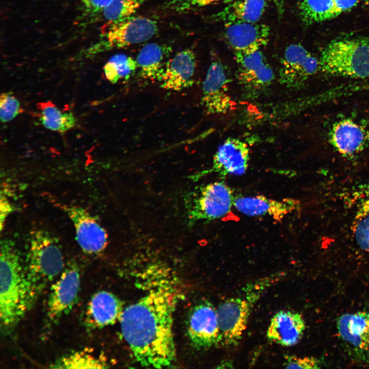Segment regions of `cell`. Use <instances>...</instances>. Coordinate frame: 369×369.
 Listing matches in <instances>:
<instances>
[{
	"label": "cell",
	"instance_id": "2e32d148",
	"mask_svg": "<svg viewBox=\"0 0 369 369\" xmlns=\"http://www.w3.org/2000/svg\"><path fill=\"white\" fill-rule=\"evenodd\" d=\"M224 37L234 53L254 52L266 45L270 29L263 24L225 23Z\"/></svg>",
	"mask_w": 369,
	"mask_h": 369
},
{
	"label": "cell",
	"instance_id": "836d02e7",
	"mask_svg": "<svg viewBox=\"0 0 369 369\" xmlns=\"http://www.w3.org/2000/svg\"><path fill=\"white\" fill-rule=\"evenodd\" d=\"M12 210V206L8 198L1 192L0 197V229L1 231L3 229L6 219Z\"/></svg>",
	"mask_w": 369,
	"mask_h": 369
},
{
	"label": "cell",
	"instance_id": "7402d4cb",
	"mask_svg": "<svg viewBox=\"0 0 369 369\" xmlns=\"http://www.w3.org/2000/svg\"><path fill=\"white\" fill-rule=\"evenodd\" d=\"M170 52L169 47L157 43L144 46L136 59L139 76L145 79L159 82Z\"/></svg>",
	"mask_w": 369,
	"mask_h": 369
},
{
	"label": "cell",
	"instance_id": "7c38bea8",
	"mask_svg": "<svg viewBox=\"0 0 369 369\" xmlns=\"http://www.w3.org/2000/svg\"><path fill=\"white\" fill-rule=\"evenodd\" d=\"M189 339L197 349L209 348L218 344L219 330L217 309L209 301H202L191 310L187 323Z\"/></svg>",
	"mask_w": 369,
	"mask_h": 369
},
{
	"label": "cell",
	"instance_id": "ac0fdd59",
	"mask_svg": "<svg viewBox=\"0 0 369 369\" xmlns=\"http://www.w3.org/2000/svg\"><path fill=\"white\" fill-rule=\"evenodd\" d=\"M299 204V201L293 198L276 200L263 195H255L235 197L233 207L247 216H269L280 221L296 210Z\"/></svg>",
	"mask_w": 369,
	"mask_h": 369
},
{
	"label": "cell",
	"instance_id": "8fae6325",
	"mask_svg": "<svg viewBox=\"0 0 369 369\" xmlns=\"http://www.w3.org/2000/svg\"><path fill=\"white\" fill-rule=\"evenodd\" d=\"M230 78L223 65L213 61L208 69L202 86L201 102L207 113H225L231 108L232 99L229 92Z\"/></svg>",
	"mask_w": 369,
	"mask_h": 369
},
{
	"label": "cell",
	"instance_id": "d6986e66",
	"mask_svg": "<svg viewBox=\"0 0 369 369\" xmlns=\"http://www.w3.org/2000/svg\"><path fill=\"white\" fill-rule=\"evenodd\" d=\"M305 329V323L298 313L280 311L271 318L266 331L268 339L283 346H291L301 339Z\"/></svg>",
	"mask_w": 369,
	"mask_h": 369
},
{
	"label": "cell",
	"instance_id": "8992f818",
	"mask_svg": "<svg viewBox=\"0 0 369 369\" xmlns=\"http://www.w3.org/2000/svg\"><path fill=\"white\" fill-rule=\"evenodd\" d=\"M158 30L155 20L140 16H132L119 22L106 24L101 39L88 49V54L140 44L152 38Z\"/></svg>",
	"mask_w": 369,
	"mask_h": 369
},
{
	"label": "cell",
	"instance_id": "ffe728a7",
	"mask_svg": "<svg viewBox=\"0 0 369 369\" xmlns=\"http://www.w3.org/2000/svg\"><path fill=\"white\" fill-rule=\"evenodd\" d=\"M122 302L113 293L106 291L91 297L86 311V321L91 327L101 328L120 320L124 311Z\"/></svg>",
	"mask_w": 369,
	"mask_h": 369
},
{
	"label": "cell",
	"instance_id": "484cf974",
	"mask_svg": "<svg viewBox=\"0 0 369 369\" xmlns=\"http://www.w3.org/2000/svg\"><path fill=\"white\" fill-rule=\"evenodd\" d=\"M136 70V60L122 54L112 56L104 67L106 77L113 84L128 81L135 74Z\"/></svg>",
	"mask_w": 369,
	"mask_h": 369
},
{
	"label": "cell",
	"instance_id": "3957f363",
	"mask_svg": "<svg viewBox=\"0 0 369 369\" xmlns=\"http://www.w3.org/2000/svg\"><path fill=\"white\" fill-rule=\"evenodd\" d=\"M25 271L32 305L43 290L65 268L57 242L49 232L39 230L31 235Z\"/></svg>",
	"mask_w": 369,
	"mask_h": 369
},
{
	"label": "cell",
	"instance_id": "30bf717a",
	"mask_svg": "<svg viewBox=\"0 0 369 369\" xmlns=\"http://www.w3.org/2000/svg\"><path fill=\"white\" fill-rule=\"evenodd\" d=\"M80 278L78 267L72 262L65 267L51 285L46 310L50 321H57L71 310L77 298Z\"/></svg>",
	"mask_w": 369,
	"mask_h": 369
},
{
	"label": "cell",
	"instance_id": "d4e9b609",
	"mask_svg": "<svg viewBox=\"0 0 369 369\" xmlns=\"http://www.w3.org/2000/svg\"><path fill=\"white\" fill-rule=\"evenodd\" d=\"M335 0H301L299 14L302 22L311 25L332 18Z\"/></svg>",
	"mask_w": 369,
	"mask_h": 369
},
{
	"label": "cell",
	"instance_id": "74e56055",
	"mask_svg": "<svg viewBox=\"0 0 369 369\" xmlns=\"http://www.w3.org/2000/svg\"><path fill=\"white\" fill-rule=\"evenodd\" d=\"M366 87H367V88H369V85H368L367 87H366V86H365L364 88H366Z\"/></svg>",
	"mask_w": 369,
	"mask_h": 369
},
{
	"label": "cell",
	"instance_id": "d6a6232c",
	"mask_svg": "<svg viewBox=\"0 0 369 369\" xmlns=\"http://www.w3.org/2000/svg\"><path fill=\"white\" fill-rule=\"evenodd\" d=\"M284 366L287 368H318V360L313 357H297L293 356L285 357Z\"/></svg>",
	"mask_w": 369,
	"mask_h": 369
},
{
	"label": "cell",
	"instance_id": "603a6c76",
	"mask_svg": "<svg viewBox=\"0 0 369 369\" xmlns=\"http://www.w3.org/2000/svg\"><path fill=\"white\" fill-rule=\"evenodd\" d=\"M266 5L265 0H238L227 5L216 17L224 23H257Z\"/></svg>",
	"mask_w": 369,
	"mask_h": 369
},
{
	"label": "cell",
	"instance_id": "5b68a950",
	"mask_svg": "<svg viewBox=\"0 0 369 369\" xmlns=\"http://www.w3.org/2000/svg\"><path fill=\"white\" fill-rule=\"evenodd\" d=\"M234 198L231 188L222 181L197 187L185 198L189 220L194 223L222 218L231 211Z\"/></svg>",
	"mask_w": 369,
	"mask_h": 369
},
{
	"label": "cell",
	"instance_id": "f1b7e54d",
	"mask_svg": "<svg viewBox=\"0 0 369 369\" xmlns=\"http://www.w3.org/2000/svg\"><path fill=\"white\" fill-rule=\"evenodd\" d=\"M147 0H112L103 10L99 16L107 24L119 22L133 15Z\"/></svg>",
	"mask_w": 369,
	"mask_h": 369
},
{
	"label": "cell",
	"instance_id": "277c9868",
	"mask_svg": "<svg viewBox=\"0 0 369 369\" xmlns=\"http://www.w3.org/2000/svg\"><path fill=\"white\" fill-rule=\"evenodd\" d=\"M320 71L329 75L362 79L369 77V36L334 39L325 46Z\"/></svg>",
	"mask_w": 369,
	"mask_h": 369
},
{
	"label": "cell",
	"instance_id": "8d00e7d4",
	"mask_svg": "<svg viewBox=\"0 0 369 369\" xmlns=\"http://www.w3.org/2000/svg\"><path fill=\"white\" fill-rule=\"evenodd\" d=\"M363 4L367 7H369V0H363Z\"/></svg>",
	"mask_w": 369,
	"mask_h": 369
},
{
	"label": "cell",
	"instance_id": "9c48e42d",
	"mask_svg": "<svg viewBox=\"0 0 369 369\" xmlns=\"http://www.w3.org/2000/svg\"><path fill=\"white\" fill-rule=\"evenodd\" d=\"M319 71V59L300 44H292L281 59L279 81L287 88L299 89Z\"/></svg>",
	"mask_w": 369,
	"mask_h": 369
},
{
	"label": "cell",
	"instance_id": "83f0119b",
	"mask_svg": "<svg viewBox=\"0 0 369 369\" xmlns=\"http://www.w3.org/2000/svg\"><path fill=\"white\" fill-rule=\"evenodd\" d=\"M102 357H97L86 352H77L62 357L52 364L58 368H101L108 367Z\"/></svg>",
	"mask_w": 369,
	"mask_h": 369
},
{
	"label": "cell",
	"instance_id": "e0dca14e",
	"mask_svg": "<svg viewBox=\"0 0 369 369\" xmlns=\"http://www.w3.org/2000/svg\"><path fill=\"white\" fill-rule=\"evenodd\" d=\"M196 57L191 49L183 50L168 59L160 79L163 89L179 91L191 87L194 81Z\"/></svg>",
	"mask_w": 369,
	"mask_h": 369
},
{
	"label": "cell",
	"instance_id": "4dcf8cb0",
	"mask_svg": "<svg viewBox=\"0 0 369 369\" xmlns=\"http://www.w3.org/2000/svg\"><path fill=\"white\" fill-rule=\"evenodd\" d=\"M112 0H81L80 16L83 19H94Z\"/></svg>",
	"mask_w": 369,
	"mask_h": 369
},
{
	"label": "cell",
	"instance_id": "4fadbf2b",
	"mask_svg": "<svg viewBox=\"0 0 369 369\" xmlns=\"http://www.w3.org/2000/svg\"><path fill=\"white\" fill-rule=\"evenodd\" d=\"M65 209L73 223L76 239L81 250L88 254H97L102 252L108 243L105 229L82 207L69 206Z\"/></svg>",
	"mask_w": 369,
	"mask_h": 369
},
{
	"label": "cell",
	"instance_id": "cb8c5ba5",
	"mask_svg": "<svg viewBox=\"0 0 369 369\" xmlns=\"http://www.w3.org/2000/svg\"><path fill=\"white\" fill-rule=\"evenodd\" d=\"M40 112L39 120L47 129L64 133L74 128L77 119L71 112H62L51 101L37 104Z\"/></svg>",
	"mask_w": 369,
	"mask_h": 369
},
{
	"label": "cell",
	"instance_id": "d590c367",
	"mask_svg": "<svg viewBox=\"0 0 369 369\" xmlns=\"http://www.w3.org/2000/svg\"><path fill=\"white\" fill-rule=\"evenodd\" d=\"M277 5L279 6L281 5L282 0H273Z\"/></svg>",
	"mask_w": 369,
	"mask_h": 369
},
{
	"label": "cell",
	"instance_id": "52a82bcc",
	"mask_svg": "<svg viewBox=\"0 0 369 369\" xmlns=\"http://www.w3.org/2000/svg\"><path fill=\"white\" fill-rule=\"evenodd\" d=\"M234 55L238 67L237 79L243 94L248 98L258 97L275 79L272 68L260 50Z\"/></svg>",
	"mask_w": 369,
	"mask_h": 369
},
{
	"label": "cell",
	"instance_id": "e575fe53",
	"mask_svg": "<svg viewBox=\"0 0 369 369\" xmlns=\"http://www.w3.org/2000/svg\"><path fill=\"white\" fill-rule=\"evenodd\" d=\"M360 0H335L332 18L354 8Z\"/></svg>",
	"mask_w": 369,
	"mask_h": 369
},
{
	"label": "cell",
	"instance_id": "4316f807",
	"mask_svg": "<svg viewBox=\"0 0 369 369\" xmlns=\"http://www.w3.org/2000/svg\"><path fill=\"white\" fill-rule=\"evenodd\" d=\"M352 231L359 248L369 252V195L358 206L352 224Z\"/></svg>",
	"mask_w": 369,
	"mask_h": 369
},
{
	"label": "cell",
	"instance_id": "ba28073f",
	"mask_svg": "<svg viewBox=\"0 0 369 369\" xmlns=\"http://www.w3.org/2000/svg\"><path fill=\"white\" fill-rule=\"evenodd\" d=\"M250 298L235 297L223 301L217 309L219 338L218 344L225 347L237 345L247 329L253 303Z\"/></svg>",
	"mask_w": 369,
	"mask_h": 369
},
{
	"label": "cell",
	"instance_id": "44dd1931",
	"mask_svg": "<svg viewBox=\"0 0 369 369\" xmlns=\"http://www.w3.org/2000/svg\"><path fill=\"white\" fill-rule=\"evenodd\" d=\"M338 333L345 341L357 350H369V312L342 315L338 319Z\"/></svg>",
	"mask_w": 369,
	"mask_h": 369
},
{
	"label": "cell",
	"instance_id": "6da1fadb",
	"mask_svg": "<svg viewBox=\"0 0 369 369\" xmlns=\"http://www.w3.org/2000/svg\"><path fill=\"white\" fill-rule=\"evenodd\" d=\"M144 274L145 292L124 309L119 320L121 334L140 365L168 367L176 360L173 321L181 291L166 266L151 265Z\"/></svg>",
	"mask_w": 369,
	"mask_h": 369
},
{
	"label": "cell",
	"instance_id": "9a60e30c",
	"mask_svg": "<svg viewBox=\"0 0 369 369\" xmlns=\"http://www.w3.org/2000/svg\"><path fill=\"white\" fill-rule=\"evenodd\" d=\"M328 139L339 154L351 156L361 152L369 143V130L354 119L342 118L332 124Z\"/></svg>",
	"mask_w": 369,
	"mask_h": 369
},
{
	"label": "cell",
	"instance_id": "f546056e",
	"mask_svg": "<svg viewBox=\"0 0 369 369\" xmlns=\"http://www.w3.org/2000/svg\"><path fill=\"white\" fill-rule=\"evenodd\" d=\"M23 112L18 100L10 92L2 93L0 97V118L3 122H9Z\"/></svg>",
	"mask_w": 369,
	"mask_h": 369
},
{
	"label": "cell",
	"instance_id": "1f68e13d",
	"mask_svg": "<svg viewBox=\"0 0 369 369\" xmlns=\"http://www.w3.org/2000/svg\"><path fill=\"white\" fill-rule=\"evenodd\" d=\"M221 0H171L169 7L172 9L182 12L206 6Z\"/></svg>",
	"mask_w": 369,
	"mask_h": 369
},
{
	"label": "cell",
	"instance_id": "7a4b0ae2",
	"mask_svg": "<svg viewBox=\"0 0 369 369\" xmlns=\"http://www.w3.org/2000/svg\"><path fill=\"white\" fill-rule=\"evenodd\" d=\"M32 306L25 268L12 242L4 240L0 251V318L3 331H11Z\"/></svg>",
	"mask_w": 369,
	"mask_h": 369
},
{
	"label": "cell",
	"instance_id": "5bb4252c",
	"mask_svg": "<svg viewBox=\"0 0 369 369\" xmlns=\"http://www.w3.org/2000/svg\"><path fill=\"white\" fill-rule=\"evenodd\" d=\"M250 160V150L247 145L235 138L227 139L214 154L211 168L192 177L197 179L211 172L221 177L228 175H241L247 171Z\"/></svg>",
	"mask_w": 369,
	"mask_h": 369
}]
</instances>
